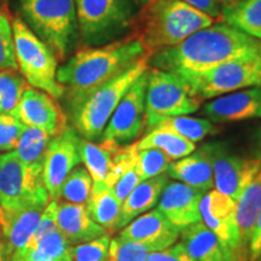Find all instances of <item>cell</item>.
Masks as SVG:
<instances>
[{"label":"cell","mask_w":261,"mask_h":261,"mask_svg":"<svg viewBox=\"0 0 261 261\" xmlns=\"http://www.w3.org/2000/svg\"><path fill=\"white\" fill-rule=\"evenodd\" d=\"M152 252L146 244L116 236L110 240L107 261H146Z\"/></svg>","instance_id":"836d02e7"},{"label":"cell","mask_w":261,"mask_h":261,"mask_svg":"<svg viewBox=\"0 0 261 261\" xmlns=\"http://www.w3.org/2000/svg\"><path fill=\"white\" fill-rule=\"evenodd\" d=\"M110 240L109 234L106 233L90 242L70 247L71 261H107Z\"/></svg>","instance_id":"8d00e7d4"},{"label":"cell","mask_w":261,"mask_h":261,"mask_svg":"<svg viewBox=\"0 0 261 261\" xmlns=\"http://www.w3.org/2000/svg\"><path fill=\"white\" fill-rule=\"evenodd\" d=\"M204 192L180 181L167 182L159 200L158 210L171 223L182 230L201 220L200 203Z\"/></svg>","instance_id":"ac0fdd59"},{"label":"cell","mask_w":261,"mask_h":261,"mask_svg":"<svg viewBox=\"0 0 261 261\" xmlns=\"http://www.w3.org/2000/svg\"><path fill=\"white\" fill-rule=\"evenodd\" d=\"M220 18L261 41V0H241L223 6Z\"/></svg>","instance_id":"83f0119b"},{"label":"cell","mask_w":261,"mask_h":261,"mask_svg":"<svg viewBox=\"0 0 261 261\" xmlns=\"http://www.w3.org/2000/svg\"><path fill=\"white\" fill-rule=\"evenodd\" d=\"M146 261H194L189 255L185 247L181 243L173 244L167 249L150 253Z\"/></svg>","instance_id":"60d3db41"},{"label":"cell","mask_w":261,"mask_h":261,"mask_svg":"<svg viewBox=\"0 0 261 261\" xmlns=\"http://www.w3.org/2000/svg\"><path fill=\"white\" fill-rule=\"evenodd\" d=\"M179 2H182L192 6V8L200 10V11L210 15L213 18H220L221 10L224 6L220 0H179Z\"/></svg>","instance_id":"b9f144b4"},{"label":"cell","mask_w":261,"mask_h":261,"mask_svg":"<svg viewBox=\"0 0 261 261\" xmlns=\"http://www.w3.org/2000/svg\"><path fill=\"white\" fill-rule=\"evenodd\" d=\"M10 261H71L70 244L57 228L34 248L16 252Z\"/></svg>","instance_id":"f546056e"},{"label":"cell","mask_w":261,"mask_h":261,"mask_svg":"<svg viewBox=\"0 0 261 261\" xmlns=\"http://www.w3.org/2000/svg\"><path fill=\"white\" fill-rule=\"evenodd\" d=\"M236 203L218 190L203 195L200 203L201 220L240 261H249L248 250L240 242L236 226Z\"/></svg>","instance_id":"7c38bea8"},{"label":"cell","mask_w":261,"mask_h":261,"mask_svg":"<svg viewBox=\"0 0 261 261\" xmlns=\"http://www.w3.org/2000/svg\"><path fill=\"white\" fill-rule=\"evenodd\" d=\"M92 185L93 180L87 169L76 166L64 179L57 202L86 205L92 191Z\"/></svg>","instance_id":"1f68e13d"},{"label":"cell","mask_w":261,"mask_h":261,"mask_svg":"<svg viewBox=\"0 0 261 261\" xmlns=\"http://www.w3.org/2000/svg\"><path fill=\"white\" fill-rule=\"evenodd\" d=\"M204 148L211 158L215 188L236 202L244 182L259 163L261 155L254 158L236 155L221 142L208 143L204 144Z\"/></svg>","instance_id":"4fadbf2b"},{"label":"cell","mask_w":261,"mask_h":261,"mask_svg":"<svg viewBox=\"0 0 261 261\" xmlns=\"http://www.w3.org/2000/svg\"><path fill=\"white\" fill-rule=\"evenodd\" d=\"M139 182H140V178H139L138 169H137V162H136L135 166H132L128 171H126L121 177L117 179V181L112 188L114 194L116 196L117 201L121 203V205L123 203V201L127 198V196L133 191V189H135Z\"/></svg>","instance_id":"ab89813d"},{"label":"cell","mask_w":261,"mask_h":261,"mask_svg":"<svg viewBox=\"0 0 261 261\" xmlns=\"http://www.w3.org/2000/svg\"><path fill=\"white\" fill-rule=\"evenodd\" d=\"M142 2H146V0H142Z\"/></svg>","instance_id":"7dc6e473"},{"label":"cell","mask_w":261,"mask_h":261,"mask_svg":"<svg viewBox=\"0 0 261 261\" xmlns=\"http://www.w3.org/2000/svg\"><path fill=\"white\" fill-rule=\"evenodd\" d=\"M125 240L146 244L154 252L167 249L177 242L180 230L175 227L159 210L139 215L120 232Z\"/></svg>","instance_id":"d6986e66"},{"label":"cell","mask_w":261,"mask_h":261,"mask_svg":"<svg viewBox=\"0 0 261 261\" xmlns=\"http://www.w3.org/2000/svg\"><path fill=\"white\" fill-rule=\"evenodd\" d=\"M257 261H261V256H260V259H259V260H257Z\"/></svg>","instance_id":"bcb514c9"},{"label":"cell","mask_w":261,"mask_h":261,"mask_svg":"<svg viewBox=\"0 0 261 261\" xmlns=\"http://www.w3.org/2000/svg\"><path fill=\"white\" fill-rule=\"evenodd\" d=\"M86 210L94 223L107 232H114L120 228L121 203L117 201L113 189L104 182H93Z\"/></svg>","instance_id":"d4e9b609"},{"label":"cell","mask_w":261,"mask_h":261,"mask_svg":"<svg viewBox=\"0 0 261 261\" xmlns=\"http://www.w3.org/2000/svg\"><path fill=\"white\" fill-rule=\"evenodd\" d=\"M17 69L15 57L14 31L12 22L6 12L0 10V71Z\"/></svg>","instance_id":"d590c367"},{"label":"cell","mask_w":261,"mask_h":261,"mask_svg":"<svg viewBox=\"0 0 261 261\" xmlns=\"http://www.w3.org/2000/svg\"><path fill=\"white\" fill-rule=\"evenodd\" d=\"M167 174L168 177L198 189L204 194L214 185L211 158L204 145L196 150L194 154L191 152L179 161L169 163Z\"/></svg>","instance_id":"603a6c76"},{"label":"cell","mask_w":261,"mask_h":261,"mask_svg":"<svg viewBox=\"0 0 261 261\" xmlns=\"http://www.w3.org/2000/svg\"><path fill=\"white\" fill-rule=\"evenodd\" d=\"M180 76L200 99H212L247 87L261 86V56L230 61L201 73Z\"/></svg>","instance_id":"9c48e42d"},{"label":"cell","mask_w":261,"mask_h":261,"mask_svg":"<svg viewBox=\"0 0 261 261\" xmlns=\"http://www.w3.org/2000/svg\"><path fill=\"white\" fill-rule=\"evenodd\" d=\"M16 115L24 125L33 126L55 137L67 128V116L50 94L28 86L22 94Z\"/></svg>","instance_id":"9a60e30c"},{"label":"cell","mask_w":261,"mask_h":261,"mask_svg":"<svg viewBox=\"0 0 261 261\" xmlns=\"http://www.w3.org/2000/svg\"><path fill=\"white\" fill-rule=\"evenodd\" d=\"M248 253H249V261H257L261 256V212L254 225L249 246H248Z\"/></svg>","instance_id":"7bdbcfd3"},{"label":"cell","mask_w":261,"mask_h":261,"mask_svg":"<svg viewBox=\"0 0 261 261\" xmlns=\"http://www.w3.org/2000/svg\"><path fill=\"white\" fill-rule=\"evenodd\" d=\"M202 115L215 123L242 121L261 117V86L247 87L205 103Z\"/></svg>","instance_id":"2e32d148"},{"label":"cell","mask_w":261,"mask_h":261,"mask_svg":"<svg viewBox=\"0 0 261 261\" xmlns=\"http://www.w3.org/2000/svg\"><path fill=\"white\" fill-rule=\"evenodd\" d=\"M150 56L135 62L116 76L68 102L74 129L84 139H100L114 110L132 84L149 70Z\"/></svg>","instance_id":"277c9868"},{"label":"cell","mask_w":261,"mask_h":261,"mask_svg":"<svg viewBox=\"0 0 261 261\" xmlns=\"http://www.w3.org/2000/svg\"><path fill=\"white\" fill-rule=\"evenodd\" d=\"M148 71L127 90L104 128L100 140L127 145L145 127V90Z\"/></svg>","instance_id":"8fae6325"},{"label":"cell","mask_w":261,"mask_h":261,"mask_svg":"<svg viewBox=\"0 0 261 261\" xmlns=\"http://www.w3.org/2000/svg\"><path fill=\"white\" fill-rule=\"evenodd\" d=\"M121 145L109 142L96 144L92 140L80 138L79 152L81 162H84L93 182H104L113 169L114 156Z\"/></svg>","instance_id":"4316f807"},{"label":"cell","mask_w":261,"mask_h":261,"mask_svg":"<svg viewBox=\"0 0 261 261\" xmlns=\"http://www.w3.org/2000/svg\"><path fill=\"white\" fill-rule=\"evenodd\" d=\"M180 237L194 261H240L202 221L182 228Z\"/></svg>","instance_id":"7402d4cb"},{"label":"cell","mask_w":261,"mask_h":261,"mask_svg":"<svg viewBox=\"0 0 261 261\" xmlns=\"http://www.w3.org/2000/svg\"><path fill=\"white\" fill-rule=\"evenodd\" d=\"M168 182L167 174H160L158 177L140 181L133 191L127 196L121 205L120 228L128 225L133 219L148 212L156 203H159L162 191Z\"/></svg>","instance_id":"cb8c5ba5"},{"label":"cell","mask_w":261,"mask_h":261,"mask_svg":"<svg viewBox=\"0 0 261 261\" xmlns=\"http://www.w3.org/2000/svg\"><path fill=\"white\" fill-rule=\"evenodd\" d=\"M51 138L42 129L25 125L14 150L21 162L37 177L42 178L45 156Z\"/></svg>","instance_id":"484cf974"},{"label":"cell","mask_w":261,"mask_h":261,"mask_svg":"<svg viewBox=\"0 0 261 261\" xmlns=\"http://www.w3.org/2000/svg\"><path fill=\"white\" fill-rule=\"evenodd\" d=\"M220 2L223 3L224 5H227V4H233V3L241 2V0H220Z\"/></svg>","instance_id":"f6af8a7d"},{"label":"cell","mask_w":261,"mask_h":261,"mask_svg":"<svg viewBox=\"0 0 261 261\" xmlns=\"http://www.w3.org/2000/svg\"><path fill=\"white\" fill-rule=\"evenodd\" d=\"M213 23L210 15L179 0H146L133 21L132 34L151 57Z\"/></svg>","instance_id":"3957f363"},{"label":"cell","mask_w":261,"mask_h":261,"mask_svg":"<svg viewBox=\"0 0 261 261\" xmlns=\"http://www.w3.org/2000/svg\"><path fill=\"white\" fill-rule=\"evenodd\" d=\"M80 137L71 127L52 137L48 143L42 169V182L51 201H57L60 189L67 175L81 162Z\"/></svg>","instance_id":"5bb4252c"},{"label":"cell","mask_w":261,"mask_h":261,"mask_svg":"<svg viewBox=\"0 0 261 261\" xmlns=\"http://www.w3.org/2000/svg\"><path fill=\"white\" fill-rule=\"evenodd\" d=\"M29 86L17 69L0 71V114H15L24 90Z\"/></svg>","instance_id":"d6a6232c"},{"label":"cell","mask_w":261,"mask_h":261,"mask_svg":"<svg viewBox=\"0 0 261 261\" xmlns=\"http://www.w3.org/2000/svg\"><path fill=\"white\" fill-rule=\"evenodd\" d=\"M22 19L63 61L79 40L74 0H19Z\"/></svg>","instance_id":"5b68a950"},{"label":"cell","mask_w":261,"mask_h":261,"mask_svg":"<svg viewBox=\"0 0 261 261\" xmlns=\"http://www.w3.org/2000/svg\"><path fill=\"white\" fill-rule=\"evenodd\" d=\"M139 150L159 149L169 160H179L195 151V143L182 138L177 133L162 127H154L142 139L137 142Z\"/></svg>","instance_id":"f1b7e54d"},{"label":"cell","mask_w":261,"mask_h":261,"mask_svg":"<svg viewBox=\"0 0 261 261\" xmlns=\"http://www.w3.org/2000/svg\"><path fill=\"white\" fill-rule=\"evenodd\" d=\"M236 203V226L240 242L248 250L254 225L261 212V159L244 182ZM249 254V253H248Z\"/></svg>","instance_id":"ffe728a7"},{"label":"cell","mask_w":261,"mask_h":261,"mask_svg":"<svg viewBox=\"0 0 261 261\" xmlns=\"http://www.w3.org/2000/svg\"><path fill=\"white\" fill-rule=\"evenodd\" d=\"M156 127H162V128L172 130L195 144L203 140L207 136L217 135L219 132V128H217L210 120L185 115L168 117L160 122Z\"/></svg>","instance_id":"4dcf8cb0"},{"label":"cell","mask_w":261,"mask_h":261,"mask_svg":"<svg viewBox=\"0 0 261 261\" xmlns=\"http://www.w3.org/2000/svg\"><path fill=\"white\" fill-rule=\"evenodd\" d=\"M12 31L18 71L29 86L44 91L55 99L64 97V87L57 81L58 60L50 47L34 34L22 17L12 19Z\"/></svg>","instance_id":"52a82bcc"},{"label":"cell","mask_w":261,"mask_h":261,"mask_svg":"<svg viewBox=\"0 0 261 261\" xmlns=\"http://www.w3.org/2000/svg\"><path fill=\"white\" fill-rule=\"evenodd\" d=\"M57 228L69 244L90 242L107 233L102 226L94 223L86 205L58 202Z\"/></svg>","instance_id":"44dd1931"},{"label":"cell","mask_w":261,"mask_h":261,"mask_svg":"<svg viewBox=\"0 0 261 261\" xmlns=\"http://www.w3.org/2000/svg\"><path fill=\"white\" fill-rule=\"evenodd\" d=\"M79 38L87 46L112 42L132 28L138 0H74Z\"/></svg>","instance_id":"8992f818"},{"label":"cell","mask_w":261,"mask_h":261,"mask_svg":"<svg viewBox=\"0 0 261 261\" xmlns=\"http://www.w3.org/2000/svg\"><path fill=\"white\" fill-rule=\"evenodd\" d=\"M144 56L149 55L143 44L130 34L100 46L76 51L58 68L57 81L64 87L69 102L116 76Z\"/></svg>","instance_id":"7a4b0ae2"},{"label":"cell","mask_w":261,"mask_h":261,"mask_svg":"<svg viewBox=\"0 0 261 261\" xmlns=\"http://www.w3.org/2000/svg\"><path fill=\"white\" fill-rule=\"evenodd\" d=\"M24 123L14 114H0V150L12 151L23 132Z\"/></svg>","instance_id":"74e56055"},{"label":"cell","mask_w":261,"mask_h":261,"mask_svg":"<svg viewBox=\"0 0 261 261\" xmlns=\"http://www.w3.org/2000/svg\"><path fill=\"white\" fill-rule=\"evenodd\" d=\"M57 201L48 202V204L45 207L44 212H42L38 226L35 228V232L33 233L31 241H29V243L25 248H34L39 242H40L42 238H45L47 234H50L51 232H54L55 230H57Z\"/></svg>","instance_id":"f35d334b"},{"label":"cell","mask_w":261,"mask_h":261,"mask_svg":"<svg viewBox=\"0 0 261 261\" xmlns=\"http://www.w3.org/2000/svg\"><path fill=\"white\" fill-rule=\"evenodd\" d=\"M169 163H171V160L168 156H166L159 149H138L137 169H138L140 181L166 173Z\"/></svg>","instance_id":"e575fe53"},{"label":"cell","mask_w":261,"mask_h":261,"mask_svg":"<svg viewBox=\"0 0 261 261\" xmlns=\"http://www.w3.org/2000/svg\"><path fill=\"white\" fill-rule=\"evenodd\" d=\"M50 197L39 198L17 211H3L0 208V226L6 253L10 259L16 252L23 249L35 232L39 220L45 207L50 202Z\"/></svg>","instance_id":"e0dca14e"},{"label":"cell","mask_w":261,"mask_h":261,"mask_svg":"<svg viewBox=\"0 0 261 261\" xmlns=\"http://www.w3.org/2000/svg\"><path fill=\"white\" fill-rule=\"evenodd\" d=\"M44 197L50 195L42 178L33 174L14 150L0 156V208L3 211H17Z\"/></svg>","instance_id":"30bf717a"},{"label":"cell","mask_w":261,"mask_h":261,"mask_svg":"<svg viewBox=\"0 0 261 261\" xmlns=\"http://www.w3.org/2000/svg\"><path fill=\"white\" fill-rule=\"evenodd\" d=\"M257 56H261V41L221 21L195 32L175 46L152 55L149 65L182 75Z\"/></svg>","instance_id":"6da1fadb"},{"label":"cell","mask_w":261,"mask_h":261,"mask_svg":"<svg viewBox=\"0 0 261 261\" xmlns=\"http://www.w3.org/2000/svg\"><path fill=\"white\" fill-rule=\"evenodd\" d=\"M0 261H10V257L8 255V253H6L5 246L2 241H0Z\"/></svg>","instance_id":"ee69618b"},{"label":"cell","mask_w":261,"mask_h":261,"mask_svg":"<svg viewBox=\"0 0 261 261\" xmlns=\"http://www.w3.org/2000/svg\"><path fill=\"white\" fill-rule=\"evenodd\" d=\"M202 102L179 74L149 68L145 90V128L152 129L168 117L196 113Z\"/></svg>","instance_id":"ba28073f"},{"label":"cell","mask_w":261,"mask_h":261,"mask_svg":"<svg viewBox=\"0 0 261 261\" xmlns=\"http://www.w3.org/2000/svg\"><path fill=\"white\" fill-rule=\"evenodd\" d=\"M0 2H2V0H0Z\"/></svg>","instance_id":"c3c4849f"}]
</instances>
